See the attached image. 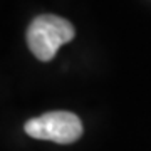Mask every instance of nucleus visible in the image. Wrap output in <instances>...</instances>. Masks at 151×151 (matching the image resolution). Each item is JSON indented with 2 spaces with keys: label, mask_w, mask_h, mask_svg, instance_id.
<instances>
[{
  "label": "nucleus",
  "mask_w": 151,
  "mask_h": 151,
  "mask_svg": "<svg viewBox=\"0 0 151 151\" xmlns=\"http://www.w3.org/2000/svg\"><path fill=\"white\" fill-rule=\"evenodd\" d=\"M74 27L69 20L62 17L45 14L39 15L32 20L27 29L29 49L39 60L54 59L62 44H67L74 39Z\"/></svg>",
  "instance_id": "f257e3e1"
},
{
  "label": "nucleus",
  "mask_w": 151,
  "mask_h": 151,
  "mask_svg": "<svg viewBox=\"0 0 151 151\" xmlns=\"http://www.w3.org/2000/svg\"><path fill=\"white\" fill-rule=\"evenodd\" d=\"M24 129L30 138L47 139L59 145H69L81 138L82 123L76 114L67 111H52L29 119Z\"/></svg>",
  "instance_id": "f03ea898"
}]
</instances>
